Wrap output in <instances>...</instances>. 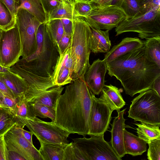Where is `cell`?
<instances>
[{"mask_svg":"<svg viewBox=\"0 0 160 160\" xmlns=\"http://www.w3.org/2000/svg\"><path fill=\"white\" fill-rule=\"evenodd\" d=\"M0 91L11 98L17 100L13 93L4 82L1 73H0Z\"/></svg>","mask_w":160,"mask_h":160,"instance_id":"44","label":"cell"},{"mask_svg":"<svg viewBox=\"0 0 160 160\" xmlns=\"http://www.w3.org/2000/svg\"><path fill=\"white\" fill-rule=\"evenodd\" d=\"M19 6L18 10L24 9L33 15L41 23L48 21L47 15L41 0H19Z\"/></svg>","mask_w":160,"mask_h":160,"instance_id":"24","label":"cell"},{"mask_svg":"<svg viewBox=\"0 0 160 160\" xmlns=\"http://www.w3.org/2000/svg\"><path fill=\"white\" fill-rule=\"evenodd\" d=\"M2 31H3V30L2 29L0 28V65H2V62H1V56L0 45H1V38L2 36Z\"/></svg>","mask_w":160,"mask_h":160,"instance_id":"52","label":"cell"},{"mask_svg":"<svg viewBox=\"0 0 160 160\" xmlns=\"http://www.w3.org/2000/svg\"><path fill=\"white\" fill-rule=\"evenodd\" d=\"M128 117L135 122L160 124V96L150 89L140 93L131 101Z\"/></svg>","mask_w":160,"mask_h":160,"instance_id":"6","label":"cell"},{"mask_svg":"<svg viewBox=\"0 0 160 160\" xmlns=\"http://www.w3.org/2000/svg\"><path fill=\"white\" fill-rule=\"evenodd\" d=\"M16 21L18 26L22 46V56L26 59L36 51L37 33L42 23L26 10L20 8L17 11Z\"/></svg>","mask_w":160,"mask_h":160,"instance_id":"10","label":"cell"},{"mask_svg":"<svg viewBox=\"0 0 160 160\" xmlns=\"http://www.w3.org/2000/svg\"><path fill=\"white\" fill-rule=\"evenodd\" d=\"M135 123L137 126L138 136L148 143L153 139L160 138V124H152L141 122Z\"/></svg>","mask_w":160,"mask_h":160,"instance_id":"29","label":"cell"},{"mask_svg":"<svg viewBox=\"0 0 160 160\" xmlns=\"http://www.w3.org/2000/svg\"><path fill=\"white\" fill-rule=\"evenodd\" d=\"M91 28L92 31L91 52L94 53L108 52L111 45L109 38V30L102 31L92 28Z\"/></svg>","mask_w":160,"mask_h":160,"instance_id":"18","label":"cell"},{"mask_svg":"<svg viewBox=\"0 0 160 160\" xmlns=\"http://www.w3.org/2000/svg\"><path fill=\"white\" fill-rule=\"evenodd\" d=\"M92 93L84 78L73 81L57 100L55 122L70 134L88 135Z\"/></svg>","mask_w":160,"mask_h":160,"instance_id":"2","label":"cell"},{"mask_svg":"<svg viewBox=\"0 0 160 160\" xmlns=\"http://www.w3.org/2000/svg\"><path fill=\"white\" fill-rule=\"evenodd\" d=\"M44 10L47 14L58 7L63 0H41Z\"/></svg>","mask_w":160,"mask_h":160,"instance_id":"40","label":"cell"},{"mask_svg":"<svg viewBox=\"0 0 160 160\" xmlns=\"http://www.w3.org/2000/svg\"><path fill=\"white\" fill-rule=\"evenodd\" d=\"M3 80L14 95L16 99L23 96L27 88L24 79L18 74L11 71L2 73Z\"/></svg>","mask_w":160,"mask_h":160,"instance_id":"21","label":"cell"},{"mask_svg":"<svg viewBox=\"0 0 160 160\" xmlns=\"http://www.w3.org/2000/svg\"><path fill=\"white\" fill-rule=\"evenodd\" d=\"M0 160H8V150L4 136L0 137Z\"/></svg>","mask_w":160,"mask_h":160,"instance_id":"43","label":"cell"},{"mask_svg":"<svg viewBox=\"0 0 160 160\" xmlns=\"http://www.w3.org/2000/svg\"><path fill=\"white\" fill-rule=\"evenodd\" d=\"M148 0H123L116 3L121 7L125 12L127 19H129L148 11L147 3Z\"/></svg>","mask_w":160,"mask_h":160,"instance_id":"22","label":"cell"},{"mask_svg":"<svg viewBox=\"0 0 160 160\" xmlns=\"http://www.w3.org/2000/svg\"><path fill=\"white\" fill-rule=\"evenodd\" d=\"M100 97L108 104L111 109L117 112L125 105L118 88L111 84L105 85L101 92Z\"/></svg>","mask_w":160,"mask_h":160,"instance_id":"20","label":"cell"},{"mask_svg":"<svg viewBox=\"0 0 160 160\" xmlns=\"http://www.w3.org/2000/svg\"><path fill=\"white\" fill-rule=\"evenodd\" d=\"M72 23L70 55L74 63L72 75L73 81L79 78H84L90 65L89 59L91 52L92 31L82 18H76Z\"/></svg>","mask_w":160,"mask_h":160,"instance_id":"4","label":"cell"},{"mask_svg":"<svg viewBox=\"0 0 160 160\" xmlns=\"http://www.w3.org/2000/svg\"><path fill=\"white\" fill-rule=\"evenodd\" d=\"M78 1H89L90 0H76Z\"/></svg>","mask_w":160,"mask_h":160,"instance_id":"54","label":"cell"},{"mask_svg":"<svg viewBox=\"0 0 160 160\" xmlns=\"http://www.w3.org/2000/svg\"><path fill=\"white\" fill-rule=\"evenodd\" d=\"M40 144L38 150L42 160H62L64 150L67 144L45 143Z\"/></svg>","mask_w":160,"mask_h":160,"instance_id":"23","label":"cell"},{"mask_svg":"<svg viewBox=\"0 0 160 160\" xmlns=\"http://www.w3.org/2000/svg\"><path fill=\"white\" fill-rule=\"evenodd\" d=\"M76 18L74 13L73 4L68 0H63L58 7L47 14V21L62 19H67L72 21Z\"/></svg>","mask_w":160,"mask_h":160,"instance_id":"27","label":"cell"},{"mask_svg":"<svg viewBox=\"0 0 160 160\" xmlns=\"http://www.w3.org/2000/svg\"><path fill=\"white\" fill-rule=\"evenodd\" d=\"M106 64L108 74L119 80L131 97L151 89L160 76V67L149 57L144 45Z\"/></svg>","mask_w":160,"mask_h":160,"instance_id":"1","label":"cell"},{"mask_svg":"<svg viewBox=\"0 0 160 160\" xmlns=\"http://www.w3.org/2000/svg\"><path fill=\"white\" fill-rule=\"evenodd\" d=\"M91 28L110 30L116 28L127 17L116 4H94L90 13L83 18Z\"/></svg>","mask_w":160,"mask_h":160,"instance_id":"9","label":"cell"},{"mask_svg":"<svg viewBox=\"0 0 160 160\" xmlns=\"http://www.w3.org/2000/svg\"><path fill=\"white\" fill-rule=\"evenodd\" d=\"M113 0H101L99 5H108L112 4Z\"/></svg>","mask_w":160,"mask_h":160,"instance_id":"49","label":"cell"},{"mask_svg":"<svg viewBox=\"0 0 160 160\" xmlns=\"http://www.w3.org/2000/svg\"><path fill=\"white\" fill-rule=\"evenodd\" d=\"M144 45V42L138 38H124L106 53L103 60L106 63L110 62L119 57L141 48Z\"/></svg>","mask_w":160,"mask_h":160,"instance_id":"17","label":"cell"},{"mask_svg":"<svg viewBox=\"0 0 160 160\" xmlns=\"http://www.w3.org/2000/svg\"><path fill=\"white\" fill-rule=\"evenodd\" d=\"M85 160V159L72 142L67 144L65 148L62 160Z\"/></svg>","mask_w":160,"mask_h":160,"instance_id":"36","label":"cell"},{"mask_svg":"<svg viewBox=\"0 0 160 160\" xmlns=\"http://www.w3.org/2000/svg\"><path fill=\"white\" fill-rule=\"evenodd\" d=\"M115 31L116 36L124 32H134L138 33L141 39L146 40L160 36V7L123 20L115 28Z\"/></svg>","mask_w":160,"mask_h":160,"instance_id":"5","label":"cell"},{"mask_svg":"<svg viewBox=\"0 0 160 160\" xmlns=\"http://www.w3.org/2000/svg\"><path fill=\"white\" fill-rule=\"evenodd\" d=\"M122 0H118V2H117V3H120V2H122Z\"/></svg>","mask_w":160,"mask_h":160,"instance_id":"55","label":"cell"},{"mask_svg":"<svg viewBox=\"0 0 160 160\" xmlns=\"http://www.w3.org/2000/svg\"><path fill=\"white\" fill-rule=\"evenodd\" d=\"M101 0H90L89 2L94 4L99 5Z\"/></svg>","mask_w":160,"mask_h":160,"instance_id":"51","label":"cell"},{"mask_svg":"<svg viewBox=\"0 0 160 160\" xmlns=\"http://www.w3.org/2000/svg\"><path fill=\"white\" fill-rule=\"evenodd\" d=\"M144 44L149 57L160 67V36L146 39Z\"/></svg>","mask_w":160,"mask_h":160,"instance_id":"31","label":"cell"},{"mask_svg":"<svg viewBox=\"0 0 160 160\" xmlns=\"http://www.w3.org/2000/svg\"><path fill=\"white\" fill-rule=\"evenodd\" d=\"M16 124L17 119L12 111L6 108L0 107V137Z\"/></svg>","mask_w":160,"mask_h":160,"instance_id":"30","label":"cell"},{"mask_svg":"<svg viewBox=\"0 0 160 160\" xmlns=\"http://www.w3.org/2000/svg\"><path fill=\"white\" fill-rule=\"evenodd\" d=\"M71 2L72 4H73L75 0H68Z\"/></svg>","mask_w":160,"mask_h":160,"instance_id":"53","label":"cell"},{"mask_svg":"<svg viewBox=\"0 0 160 160\" xmlns=\"http://www.w3.org/2000/svg\"><path fill=\"white\" fill-rule=\"evenodd\" d=\"M29 103H30L36 117L43 118H48L52 121H54L55 111L54 108L36 102Z\"/></svg>","mask_w":160,"mask_h":160,"instance_id":"33","label":"cell"},{"mask_svg":"<svg viewBox=\"0 0 160 160\" xmlns=\"http://www.w3.org/2000/svg\"><path fill=\"white\" fill-rule=\"evenodd\" d=\"M13 17L6 6L0 0V28L6 31L13 28L16 24Z\"/></svg>","mask_w":160,"mask_h":160,"instance_id":"32","label":"cell"},{"mask_svg":"<svg viewBox=\"0 0 160 160\" xmlns=\"http://www.w3.org/2000/svg\"><path fill=\"white\" fill-rule=\"evenodd\" d=\"M149 148L147 158L149 160H160V138L151 141L148 143Z\"/></svg>","mask_w":160,"mask_h":160,"instance_id":"37","label":"cell"},{"mask_svg":"<svg viewBox=\"0 0 160 160\" xmlns=\"http://www.w3.org/2000/svg\"><path fill=\"white\" fill-rule=\"evenodd\" d=\"M123 143L125 154L133 156L142 155L147 150V143L138 136L123 131Z\"/></svg>","mask_w":160,"mask_h":160,"instance_id":"19","label":"cell"},{"mask_svg":"<svg viewBox=\"0 0 160 160\" xmlns=\"http://www.w3.org/2000/svg\"><path fill=\"white\" fill-rule=\"evenodd\" d=\"M16 101L17 100L11 98L0 91V103L2 108H8L13 112L15 108Z\"/></svg>","mask_w":160,"mask_h":160,"instance_id":"39","label":"cell"},{"mask_svg":"<svg viewBox=\"0 0 160 160\" xmlns=\"http://www.w3.org/2000/svg\"><path fill=\"white\" fill-rule=\"evenodd\" d=\"M151 89L155 91L160 96V76L157 78L153 82Z\"/></svg>","mask_w":160,"mask_h":160,"instance_id":"46","label":"cell"},{"mask_svg":"<svg viewBox=\"0 0 160 160\" xmlns=\"http://www.w3.org/2000/svg\"><path fill=\"white\" fill-rule=\"evenodd\" d=\"M126 108L118 112L111 124V139L110 143L112 148L120 158H122L126 154L123 143V131L126 125L123 115Z\"/></svg>","mask_w":160,"mask_h":160,"instance_id":"16","label":"cell"},{"mask_svg":"<svg viewBox=\"0 0 160 160\" xmlns=\"http://www.w3.org/2000/svg\"><path fill=\"white\" fill-rule=\"evenodd\" d=\"M0 107H2L1 104H0Z\"/></svg>","mask_w":160,"mask_h":160,"instance_id":"56","label":"cell"},{"mask_svg":"<svg viewBox=\"0 0 160 160\" xmlns=\"http://www.w3.org/2000/svg\"><path fill=\"white\" fill-rule=\"evenodd\" d=\"M112 112L104 100L96 97L93 93L88 135H104L109 127Z\"/></svg>","mask_w":160,"mask_h":160,"instance_id":"11","label":"cell"},{"mask_svg":"<svg viewBox=\"0 0 160 160\" xmlns=\"http://www.w3.org/2000/svg\"><path fill=\"white\" fill-rule=\"evenodd\" d=\"M70 44L64 52L58 56L53 71L50 78L53 84L56 79L59 73L65 66L70 55Z\"/></svg>","mask_w":160,"mask_h":160,"instance_id":"35","label":"cell"},{"mask_svg":"<svg viewBox=\"0 0 160 160\" xmlns=\"http://www.w3.org/2000/svg\"><path fill=\"white\" fill-rule=\"evenodd\" d=\"M10 70L18 74L26 82L27 88L23 96L29 102L44 91L54 87L50 77L41 76L26 69L18 62Z\"/></svg>","mask_w":160,"mask_h":160,"instance_id":"13","label":"cell"},{"mask_svg":"<svg viewBox=\"0 0 160 160\" xmlns=\"http://www.w3.org/2000/svg\"><path fill=\"white\" fill-rule=\"evenodd\" d=\"M45 26L50 40L58 50L59 43L64 33L61 20L56 19L47 21L45 22Z\"/></svg>","mask_w":160,"mask_h":160,"instance_id":"28","label":"cell"},{"mask_svg":"<svg viewBox=\"0 0 160 160\" xmlns=\"http://www.w3.org/2000/svg\"><path fill=\"white\" fill-rule=\"evenodd\" d=\"M107 71L106 64L103 60H94L84 75L85 81L94 94L99 95L105 85V77Z\"/></svg>","mask_w":160,"mask_h":160,"instance_id":"15","label":"cell"},{"mask_svg":"<svg viewBox=\"0 0 160 160\" xmlns=\"http://www.w3.org/2000/svg\"><path fill=\"white\" fill-rule=\"evenodd\" d=\"M64 31V33L71 35L72 28V21L67 19H61Z\"/></svg>","mask_w":160,"mask_h":160,"instance_id":"45","label":"cell"},{"mask_svg":"<svg viewBox=\"0 0 160 160\" xmlns=\"http://www.w3.org/2000/svg\"><path fill=\"white\" fill-rule=\"evenodd\" d=\"M72 81V73L65 66L59 73L53 84L55 86H63L71 83Z\"/></svg>","mask_w":160,"mask_h":160,"instance_id":"38","label":"cell"},{"mask_svg":"<svg viewBox=\"0 0 160 160\" xmlns=\"http://www.w3.org/2000/svg\"><path fill=\"white\" fill-rule=\"evenodd\" d=\"M89 138L73 139L74 145L79 150L85 160H121L111 146L106 141L104 135L90 136Z\"/></svg>","mask_w":160,"mask_h":160,"instance_id":"7","label":"cell"},{"mask_svg":"<svg viewBox=\"0 0 160 160\" xmlns=\"http://www.w3.org/2000/svg\"><path fill=\"white\" fill-rule=\"evenodd\" d=\"M8 160H25L24 158L19 154L14 151L10 150H8Z\"/></svg>","mask_w":160,"mask_h":160,"instance_id":"47","label":"cell"},{"mask_svg":"<svg viewBox=\"0 0 160 160\" xmlns=\"http://www.w3.org/2000/svg\"><path fill=\"white\" fill-rule=\"evenodd\" d=\"M63 86H56L44 91L29 102L39 103L55 110L57 100L62 94L64 89Z\"/></svg>","mask_w":160,"mask_h":160,"instance_id":"25","label":"cell"},{"mask_svg":"<svg viewBox=\"0 0 160 160\" xmlns=\"http://www.w3.org/2000/svg\"><path fill=\"white\" fill-rule=\"evenodd\" d=\"M10 68H6L0 65V73H3L9 70Z\"/></svg>","mask_w":160,"mask_h":160,"instance_id":"50","label":"cell"},{"mask_svg":"<svg viewBox=\"0 0 160 160\" xmlns=\"http://www.w3.org/2000/svg\"><path fill=\"white\" fill-rule=\"evenodd\" d=\"M23 128L16 124L4 135L8 150L17 153L25 160H42L38 150L23 137Z\"/></svg>","mask_w":160,"mask_h":160,"instance_id":"14","label":"cell"},{"mask_svg":"<svg viewBox=\"0 0 160 160\" xmlns=\"http://www.w3.org/2000/svg\"><path fill=\"white\" fill-rule=\"evenodd\" d=\"M16 117L18 125L23 127L24 119L32 118L36 117L30 103L27 102L23 96L17 99L15 108L12 112Z\"/></svg>","mask_w":160,"mask_h":160,"instance_id":"26","label":"cell"},{"mask_svg":"<svg viewBox=\"0 0 160 160\" xmlns=\"http://www.w3.org/2000/svg\"><path fill=\"white\" fill-rule=\"evenodd\" d=\"M71 35L64 33L59 43L58 50L59 55L62 54L69 46L71 39Z\"/></svg>","mask_w":160,"mask_h":160,"instance_id":"42","label":"cell"},{"mask_svg":"<svg viewBox=\"0 0 160 160\" xmlns=\"http://www.w3.org/2000/svg\"><path fill=\"white\" fill-rule=\"evenodd\" d=\"M8 9L12 16L16 18L18 7L19 6V0H0Z\"/></svg>","mask_w":160,"mask_h":160,"instance_id":"41","label":"cell"},{"mask_svg":"<svg viewBox=\"0 0 160 160\" xmlns=\"http://www.w3.org/2000/svg\"><path fill=\"white\" fill-rule=\"evenodd\" d=\"M23 124L40 143L67 145L70 133L57 125L54 121H45L35 117L23 119Z\"/></svg>","mask_w":160,"mask_h":160,"instance_id":"8","label":"cell"},{"mask_svg":"<svg viewBox=\"0 0 160 160\" xmlns=\"http://www.w3.org/2000/svg\"><path fill=\"white\" fill-rule=\"evenodd\" d=\"M22 132L23 137L29 142L33 144L32 141V133L31 132H29L25 130L23 128L22 129Z\"/></svg>","mask_w":160,"mask_h":160,"instance_id":"48","label":"cell"},{"mask_svg":"<svg viewBox=\"0 0 160 160\" xmlns=\"http://www.w3.org/2000/svg\"><path fill=\"white\" fill-rule=\"evenodd\" d=\"M36 37L37 48L36 52L27 59L22 58L17 62L36 74L50 77L59 54L48 37L45 23L39 26Z\"/></svg>","mask_w":160,"mask_h":160,"instance_id":"3","label":"cell"},{"mask_svg":"<svg viewBox=\"0 0 160 160\" xmlns=\"http://www.w3.org/2000/svg\"><path fill=\"white\" fill-rule=\"evenodd\" d=\"M2 65L10 68L16 63L22 56V46L17 23L12 28L3 31L1 40Z\"/></svg>","mask_w":160,"mask_h":160,"instance_id":"12","label":"cell"},{"mask_svg":"<svg viewBox=\"0 0 160 160\" xmlns=\"http://www.w3.org/2000/svg\"><path fill=\"white\" fill-rule=\"evenodd\" d=\"M94 4L89 1L75 0L73 3L74 14L77 17L84 18L88 15L92 11Z\"/></svg>","mask_w":160,"mask_h":160,"instance_id":"34","label":"cell"}]
</instances>
